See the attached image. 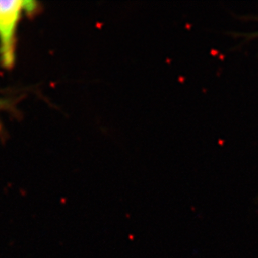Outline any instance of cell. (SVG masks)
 I'll return each mask as SVG.
<instances>
[{
    "instance_id": "obj_2",
    "label": "cell",
    "mask_w": 258,
    "mask_h": 258,
    "mask_svg": "<svg viewBox=\"0 0 258 258\" xmlns=\"http://www.w3.org/2000/svg\"><path fill=\"white\" fill-rule=\"evenodd\" d=\"M15 105L12 100H9L7 98L0 97V115L1 113L5 112V111H10L14 112L15 110ZM2 131V127L0 124V132Z\"/></svg>"
},
{
    "instance_id": "obj_1",
    "label": "cell",
    "mask_w": 258,
    "mask_h": 258,
    "mask_svg": "<svg viewBox=\"0 0 258 258\" xmlns=\"http://www.w3.org/2000/svg\"><path fill=\"white\" fill-rule=\"evenodd\" d=\"M38 3L23 0H0V63L10 70L15 66L18 26L25 13L34 14Z\"/></svg>"
},
{
    "instance_id": "obj_3",
    "label": "cell",
    "mask_w": 258,
    "mask_h": 258,
    "mask_svg": "<svg viewBox=\"0 0 258 258\" xmlns=\"http://www.w3.org/2000/svg\"><path fill=\"white\" fill-rule=\"evenodd\" d=\"M241 36H243L246 38V39H257L258 38V32H254V33H251V34H241Z\"/></svg>"
}]
</instances>
